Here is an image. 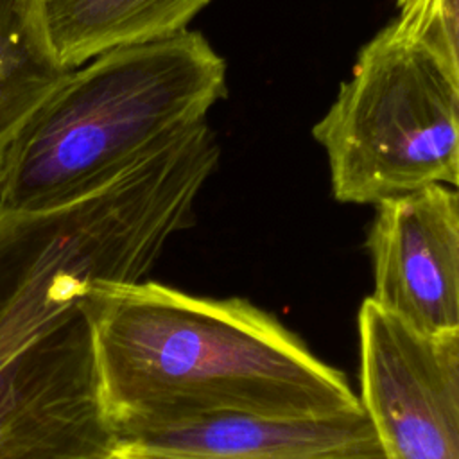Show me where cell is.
<instances>
[{
    "instance_id": "6da1fadb",
    "label": "cell",
    "mask_w": 459,
    "mask_h": 459,
    "mask_svg": "<svg viewBox=\"0 0 459 459\" xmlns=\"http://www.w3.org/2000/svg\"><path fill=\"white\" fill-rule=\"evenodd\" d=\"M195 199L158 152L72 203L0 210V459H111L86 299L140 281Z\"/></svg>"
},
{
    "instance_id": "7a4b0ae2",
    "label": "cell",
    "mask_w": 459,
    "mask_h": 459,
    "mask_svg": "<svg viewBox=\"0 0 459 459\" xmlns=\"http://www.w3.org/2000/svg\"><path fill=\"white\" fill-rule=\"evenodd\" d=\"M86 310L115 437L217 414L298 420L362 409L342 371L247 299L140 280L95 285Z\"/></svg>"
},
{
    "instance_id": "3957f363",
    "label": "cell",
    "mask_w": 459,
    "mask_h": 459,
    "mask_svg": "<svg viewBox=\"0 0 459 459\" xmlns=\"http://www.w3.org/2000/svg\"><path fill=\"white\" fill-rule=\"evenodd\" d=\"M226 97V63L195 30L118 47L70 70L0 161V210H50L167 147Z\"/></svg>"
},
{
    "instance_id": "277c9868",
    "label": "cell",
    "mask_w": 459,
    "mask_h": 459,
    "mask_svg": "<svg viewBox=\"0 0 459 459\" xmlns=\"http://www.w3.org/2000/svg\"><path fill=\"white\" fill-rule=\"evenodd\" d=\"M333 197L378 204L459 183V81L394 23L360 50L351 77L312 129Z\"/></svg>"
},
{
    "instance_id": "5b68a950",
    "label": "cell",
    "mask_w": 459,
    "mask_h": 459,
    "mask_svg": "<svg viewBox=\"0 0 459 459\" xmlns=\"http://www.w3.org/2000/svg\"><path fill=\"white\" fill-rule=\"evenodd\" d=\"M360 405L387 459H459V332L425 335L366 298Z\"/></svg>"
},
{
    "instance_id": "8992f818",
    "label": "cell",
    "mask_w": 459,
    "mask_h": 459,
    "mask_svg": "<svg viewBox=\"0 0 459 459\" xmlns=\"http://www.w3.org/2000/svg\"><path fill=\"white\" fill-rule=\"evenodd\" d=\"M369 299L425 335L459 332V195L429 185L375 204Z\"/></svg>"
},
{
    "instance_id": "52a82bcc",
    "label": "cell",
    "mask_w": 459,
    "mask_h": 459,
    "mask_svg": "<svg viewBox=\"0 0 459 459\" xmlns=\"http://www.w3.org/2000/svg\"><path fill=\"white\" fill-rule=\"evenodd\" d=\"M111 459H387L364 412L274 420L217 414L117 436Z\"/></svg>"
},
{
    "instance_id": "ba28073f",
    "label": "cell",
    "mask_w": 459,
    "mask_h": 459,
    "mask_svg": "<svg viewBox=\"0 0 459 459\" xmlns=\"http://www.w3.org/2000/svg\"><path fill=\"white\" fill-rule=\"evenodd\" d=\"M212 0H36L43 43L63 70L118 47L170 38Z\"/></svg>"
},
{
    "instance_id": "9c48e42d",
    "label": "cell",
    "mask_w": 459,
    "mask_h": 459,
    "mask_svg": "<svg viewBox=\"0 0 459 459\" xmlns=\"http://www.w3.org/2000/svg\"><path fill=\"white\" fill-rule=\"evenodd\" d=\"M68 72L43 43L36 0H0V161L25 120Z\"/></svg>"
},
{
    "instance_id": "30bf717a",
    "label": "cell",
    "mask_w": 459,
    "mask_h": 459,
    "mask_svg": "<svg viewBox=\"0 0 459 459\" xmlns=\"http://www.w3.org/2000/svg\"><path fill=\"white\" fill-rule=\"evenodd\" d=\"M393 22L411 41L429 52L459 81V0H394Z\"/></svg>"
}]
</instances>
